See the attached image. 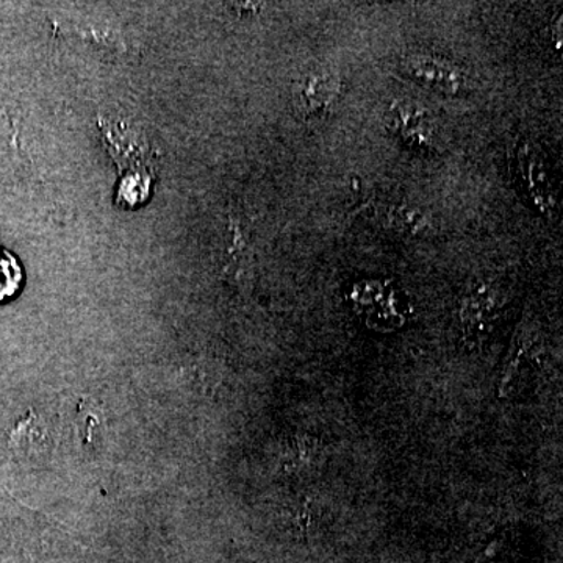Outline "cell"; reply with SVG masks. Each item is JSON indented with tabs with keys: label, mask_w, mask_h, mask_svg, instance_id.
<instances>
[{
	"label": "cell",
	"mask_w": 563,
	"mask_h": 563,
	"mask_svg": "<svg viewBox=\"0 0 563 563\" xmlns=\"http://www.w3.org/2000/svg\"><path fill=\"white\" fill-rule=\"evenodd\" d=\"M512 168L518 190L533 209L548 217L553 214L558 209V199H555L553 180L548 173L542 154L532 144H518L514 154Z\"/></svg>",
	"instance_id": "cell-1"
},
{
	"label": "cell",
	"mask_w": 563,
	"mask_h": 563,
	"mask_svg": "<svg viewBox=\"0 0 563 563\" xmlns=\"http://www.w3.org/2000/svg\"><path fill=\"white\" fill-rule=\"evenodd\" d=\"M342 96V81L328 70H313L298 80L295 101L306 120H324L335 109Z\"/></svg>",
	"instance_id": "cell-2"
},
{
	"label": "cell",
	"mask_w": 563,
	"mask_h": 563,
	"mask_svg": "<svg viewBox=\"0 0 563 563\" xmlns=\"http://www.w3.org/2000/svg\"><path fill=\"white\" fill-rule=\"evenodd\" d=\"M387 124L413 150H432L439 136L435 121L420 103L412 101H396L387 113Z\"/></svg>",
	"instance_id": "cell-3"
},
{
	"label": "cell",
	"mask_w": 563,
	"mask_h": 563,
	"mask_svg": "<svg viewBox=\"0 0 563 563\" xmlns=\"http://www.w3.org/2000/svg\"><path fill=\"white\" fill-rule=\"evenodd\" d=\"M401 70L409 79L428 90L448 96L461 95L468 85V79L461 68L431 55H409L401 62Z\"/></svg>",
	"instance_id": "cell-4"
},
{
	"label": "cell",
	"mask_w": 563,
	"mask_h": 563,
	"mask_svg": "<svg viewBox=\"0 0 563 563\" xmlns=\"http://www.w3.org/2000/svg\"><path fill=\"white\" fill-rule=\"evenodd\" d=\"M498 291L488 284H479L462 303L463 329L468 336H481L498 314Z\"/></svg>",
	"instance_id": "cell-5"
},
{
	"label": "cell",
	"mask_w": 563,
	"mask_h": 563,
	"mask_svg": "<svg viewBox=\"0 0 563 563\" xmlns=\"http://www.w3.org/2000/svg\"><path fill=\"white\" fill-rule=\"evenodd\" d=\"M24 285V272L20 261L11 252L0 247V303L16 298Z\"/></svg>",
	"instance_id": "cell-6"
},
{
	"label": "cell",
	"mask_w": 563,
	"mask_h": 563,
	"mask_svg": "<svg viewBox=\"0 0 563 563\" xmlns=\"http://www.w3.org/2000/svg\"><path fill=\"white\" fill-rule=\"evenodd\" d=\"M393 228L412 236H424L432 231L431 221L422 214V211L410 207H398L390 213Z\"/></svg>",
	"instance_id": "cell-7"
},
{
	"label": "cell",
	"mask_w": 563,
	"mask_h": 563,
	"mask_svg": "<svg viewBox=\"0 0 563 563\" xmlns=\"http://www.w3.org/2000/svg\"><path fill=\"white\" fill-rule=\"evenodd\" d=\"M553 41L555 49H562V14L559 18H555L554 27H553Z\"/></svg>",
	"instance_id": "cell-8"
}]
</instances>
